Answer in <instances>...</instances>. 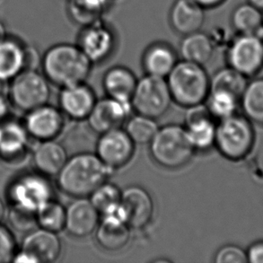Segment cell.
I'll list each match as a JSON object with an SVG mask.
<instances>
[{
  "mask_svg": "<svg viewBox=\"0 0 263 263\" xmlns=\"http://www.w3.org/2000/svg\"><path fill=\"white\" fill-rule=\"evenodd\" d=\"M9 87H10V83L8 80L0 79V96L8 97Z\"/></svg>",
  "mask_w": 263,
  "mask_h": 263,
  "instance_id": "obj_44",
  "label": "cell"
},
{
  "mask_svg": "<svg viewBox=\"0 0 263 263\" xmlns=\"http://www.w3.org/2000/svg\"><path fill=\"white\" fill-rule=\"evenodd\" d=\"M112 172L96 154H77L68 158L59 173L57 184L61 192L70 197L88 198Z\"/></svg>",
  "mask_w": 263,
  "mask_h": 263,
  "instance_id": "obj_1",
  "label": "cell"
},
{
  "mask_svg": "<svg viewBox=\"0 0 263 263\" xmlns=\"http://www.w3.org/2000/svg\"><path fill=\"white\" fill-rule=\"evenodd\" d=\"M173 102L184 108L206 102L210 92V78L202 65L178 61L166 78Z\"/></svg>",
  "mask_w": 263,
  "mask_h": 263,
  "instance_id": "obj_3",
  "label": "cell"
},
{
  "mask_svg": "<svg viewBox=\"0 0 263 263\" xmlns=\"http://www.w3.org/2000/svg\"><path fill=\"white\" fill-rule=\"evenodd\" d=\"M88 198L96 210L102 214L121 201V191L117 185L106 181L98 186Z\"/></svg>",
  "mask_w": 263,
  "mask_h": 263,
  "instance_id": "obj_34",
  "label": "cell"
},
{
  "mask_svg": "<svg viewBox=\"0 0 263 263\" xmlns=\"http://www.w3.org/2000/svg\"><path fill=\"white\" fill-rule=\"evenodd\" d=\"M24 126L32 139L40 142L53 140L64 128L65 115L61 109L44 104L27 112Z\"/></svg>",
  "mask_w": 263,
  "mask_h": 263,
  "instance_id": "obj_13",
  "label": "cell"
},
{
  "mask_svg": "<svg viewBox=\"0 0 263 263\" xmlns=\"http://www.w3.org/2000/svg\"><path fill=\"white\" fill-rule=\"evenodd\" d=\"M96 101V93L86 82L62 87L59 96L61 111L74 121L86 120Z\"/></svg>",
  "mask_w": 263,
  "mask_h": 263,
  "instance_id": "obj_16",
  "label": "cell"
},
{
  "mask_svg": "<svg viewBox=\"0 0 263 263\" xmlns=\"http://www.w3.org/2000/svg\"><path fill=\"white\" fill-rule=\"evenodd\" d=\"M22 250L31 254L37 263H51L61 257L62 242L58 233L34 228L23 239Z\"/></svg>",
  "mask_w": 263,
  "mask_h": 263,
  "instance_id": "obj_17",
  "label": "cell"
},
{
  "mask_svg": "<svg viewBox=\"0 0 263 263\" xmlns=\"http://www.w3.org/2000/svg\"><path fill=\"white\" fill-rule=\"evenodd\" d=\"M36 221L39 228L59 233L65 229L66 208L52 199L36 212Z\"/></svg>",
  "mask_w": 263,
  "mask_h": 263,
  "instance_id": "obj_31",
  "label": "cell"
},
{
  "mask_svg": "<svg viewBox=\"0 0 263 263\" xmlns=\"http://www.w3.org/2000/svg\"><path fill=\"white\" fill-rule=\"evenodd\" d=\"M158 128L155 119L137 114L129 117L125 123L124 129L135 144L146 145L151 142Z\"/></svg>",
  "mask_w": 263,
  "mask_h": 263,
  "instance_id": "obj_32",
  "label": "cell"
},
{
  "mask_svg": "<svg viewBox=\"0 0 263 263\" xmlns=\"http://www.w3.org/2000/svg\"><path fill=\"white\" fill-rule=\"evenodd\" d=\"M246 1L263 12V0H246Z\"/></svg>",
  "mask_w": 263,
  "mask_h": 263,
  "instance_id": "obj_45",
  "label": "cell"
},
{
  "mask_svg": "<svg viewBox=\"0 0 263 263\" xmlns=\"http://www.w3.org/2000/svg\"><path fill=\"white\" fill-rule=\"evenodd\" d=\"M7 35L8 34H7V27L3 22L0 20V41L5 39Z\"/></svg>",
  "mask_w": 263,
  "mask_h": 263,
  "instance_id": "obj_46",
  "label": "cell"
},
{
  "mask_svg": "<svg viewBox=\"0 0 263 263\" xmlns=\"http://www.w3.org/2000/svg\"><path fill=\"white\" fill-rule=\"evenodd\" d=\"M186 132L195 151H206L215 146L217 126L211 115L186 122Z\"/></svg>",
  "mask_w": 263,
  "mask_h": 263,
  "instance_id": "obj_28",
  "label": "cell"
},
{
  "mask_svg": "<svg viewBox=\"0 0 263 263\" xmlns=\"http://www.w3.org/2000/svg\"><path fill=\"white\" fill-rule=\"evenodd\" d=\"M138 79L132 70L124 66L109 68L103 78V86L107 96L120 101L130 102Z\"/></svg>",
  "mask_w": 263,
  "mask_h": 263,
  "instance_id": "obj_22",
  "label": "cell"
},
{
  "mask_svg": "<svg viewBox=\"0 0 263 263\" xmlns=\"http://www.w3.org/2000/svg\"><path fill=\"white\" fill-rule=\"evenodd\" d=\"M12 261L16 263H37L34 258L24 250H21L19 253H15Z\"/></svg>",
  "mask_w": 263,
  "mask_h": 263,
  "instance_id": "obj_42",
  "label": "cell"
},
{
  "mask_svg": "<svg viewBox=\"0 0 263 263\" xmlns=\"http://www.w3.org/2000/svg\"><path fill=\"white\" fill-rule=\"evenodd\" d=\"M42 68L50 83L62 88L86 82L92 63L77 43H60L46 50L42 59Z\"/></svg>",
  "mask_w": 263,
  "mask_h": 263,
  "instance_id": "obj_2",
  "label": "cell"
},
{
  "mask_svg": "<svg viewBox=\"0 0 263 263\" xmlns=\"http://www.w3.org/2000/svg\"><path fill=\"white\" fill-rule=\"evenodd\" d=\"M42 59L35 47L25 44V69L37 70L40 65L42 66Z\"/></svg>",
  "mask_w": 263,
  "mask_h": 263,
  "instance_id": "obj_39",
  "label": "cell"
},
{
  "mask_svg": "<svg viewBox=\"0 0 263 263\" xmlns=\"http://www.w3.org/2000/svg\"><path fill=\"white\" fill-rule=\"evenodd\" d=\"M177 62V51L171 44L162 41L151 43L143 52V69L147 75L166 79Z\"/></svg>",
  "mask_w": 263,
  "mask_h": 263,
  "instance_id": "obj_20",
  "label": "cell"
},
{
  "mask_svg": "<svg viewBox=\"0 0 263 263\" xmlns=\"http://www.w3.org/2000/svg\"><path fill=\"white\" fill-rule=\"evenodd\" d=\"M112 0H67V14L80 27L103 19Z\"/></svg>",
  "mask_w": 263,
  "mask_h": 263,
  "instance_id": "obj_26",
  "label": "cell"
},
{
  "mask_svg": "<svg viewBox=\"0 0 263 263\" xmlns=\"http://www.w3.org/2000/svg\"><path fill=\"white\" fill-rule=\"evenodd\" d=\"M117 43V33L103 18L82 26L77 39V45L92 65L108 61L116 50Z\"/></svg>",
  "mask_w": 263,
  "mask_h": 263,
  "instance_id": "obj_9",
  "label": "cell"
},
{
  "mask_svg": "<svg viewBox=\"0 0 263 263\" xmlns=\"http://www.w3.org/2000/svg\"><path fill=\"white\" fill-rule=\"evenodd\" d=\"M30 137L24 125L16 121L0 123V159L14 163L23 159L28 147Z\"/></svg>",
  "mask_w": 263,
  "mask_h": 263,
  "instance_id": "obj_19",
  "label": "cell"
},
{
  "mask_svg": "<svg viewBox=\"0 0 263 263\" xmlns=\"http://www.w3.org/2000/svg\"><path fill=\"white\" fill-rule=\"evenodd\" d=\"M130 229L127 223L101 218L95 231L96 242L104 251L119 252L128 246Z\"/></svg>",
  "mask_w": 263,
  "mask_h": 263,
  "instance_id": "obj_25",
  "label": "cell"
},
{
  "mask_svg": "<svg viewBox=\"0 0 263 263\" xmlns=\"http://www.w3.org/2000/svg\"><path fill=\"white\" fill-rule=\"evenodd\" d=\"M229 67L246 78L257 75L263 68V39L256 34H235L226 49Z\"/></svg>",
  "mask_w": 263,
  "mask_h": 263,
  "instance_id": "obj_10",
  "label": "cell"
},
{
  "mask_svg": "<svg viewBox=\"0 0 263 263\" xmlns=\"http://www.w3.org/2000/svg\"><path fill=\"white\" fill-rule=\"evenodd\" d=\"M215 50L209 32L201 30L182 36L179 45L181 60L202 66L210 62Z\"/></svg>",
  "mask_w": 263,
  "mask_h": 263,
  "instance_id": "obj_24",
  "label": "cell"
},
{
  "mask_svg": "<svg viewBox=\"0 0 263 263\" xmlns=\"http://www.w3.org/2000/svg\"><path fill=\"white\" fill-rule=\"evenodd\" d=\"M206 9L193 0H175L169 12V23L176 33L187 35L202 28Z\"/></svg>",
  "mask_w": 263,
  "mask_h": 263,
  "instance_id": "obj_18",
  "label": "cell"
},
{
  "mask_svg": "<svg viewBox=\"0 0 263 263\" xmlns=\"http://www.w3.org/2000/svg\"><path fill=\"white\" fill-rule=\"evenodd\" d=\"M262 27H263V12H262Z\"/></svg>",
  "mask_w": 263,
  "mask_h": 263,
  "instance_id": "obj_48",
  "label": "cell"
},
{
  "mask_svg": "<svg viewBox=\"0 0 263 263\" xmlns=\"http://www.w3.org/2000/svg\"><path fill=\"white\" fill-rule=\"evenodd\" d=\"M149 151L158 165L170 170L185 166L196 152L186 128L177 124L165 125L158 128L149 143Z\"/></svg>",
  "mask_w": 263,
  "mask_h": 263,
  "instance_id": "obj_4",
  "label": "cell"
},
{
  "mask_svg": "<svg viewBox=\"0 0 263 263\" xmlns=\"http://www.w3.org/2000/svg\"><path fill=\"white\" fill-rule=\"evenodd\" d=\"M209 34L213 43L215 49L217 48L227 49V47L229 45V43H231L232 40L235 37V32L233 30L229 31L228 28L223 26H216L209 32Z\"/></svg>",
  "mask_w": 263,
  "mask_h": 263,
  "instance_id": "obj_38",
  "label": "cell"
},
{
  "mask_svg": "<svg viewBox=\"0 0 263 263\" xmlns=\"http://www.w3.org/2000/svg\"><path fill=\"white\" fill-rule=\"evenodd\" d=\"M10 110V101L7 96H0V123L6 121Z\"/></svg>",
  "mask_w": 263,
  "mask_h": 263,
  "instance_id": "obj_41",
  "label": "cell"
},
{
  "mask_svg": "<svg viewBox=\"0 0 263 263\" xmlns=\"http://www.w3.org/2000/svg\"><path fill=\"white\" fill-rule=\"evenodd\" d=\"M240 102L245 115L250 121L263 123V79L248 83Z\"/></svg>",
  "mask_w": 263,
  "mask_h": 263,
  "instance_id": "obj_30",
  "label": "cell"
},
{
  "mask_svg": "<svg viewBox=\"0 0 263 263\" xmlns=\"http://www.w3.org/2000/svg\"><path fill=\"white\" fill-rule=\"evenodd\" d=\"M255 134L246 115L235 114L219 121L216 130L215 146L228 160H242L253 149Z\"/></svg>",
  "mask_w": 263,
  "mask_h": 263,
  "instance_id": "obj_5",
  "label": "cell"
},
{
  "mask_svg": "<svg viewBox=\"0 0 263 263\" xmlns=\"http://www.w3.org/2000/svg\"><path fill=\"white\" fill-rule=\"evenodd\" d=\"M6 213V209H5V205H4L3 200L0 199V222L3 219L4 216Z\"/></svg>",
  "mask_w": 263,
  "mask_h": 263,
  "instance_id": "obj_47",
  "label": "cell"
},
{
  "mask_svg": "<svg viewBox=\"0 0 263 263\" xmlns=\"http://www.w3.org/2000/svg\"><path fill=\"white\" fill-rule=\"evenodd\" d=\"M101 221V214L89 198H75L66 208L65 229L77 238L95 233Z\"/></svg>",
  "mask_w": 263,
  "mask_h": 263,
  "instance_id": "obj_15",
  "label": "cell"
},
{
  "mask_svg": "<svg viewBox=\"0 0 263 263\" xmlns=\"http://www.w3.org/2000/svg\"><path fill=\"white\" fill-rule=\"evenodd\" d=\"M121 202L129 228L139 230L149 224L154 217L155 203L146 190L138 185L128 186L121 191Z\"/></svg>",
  "mask_w": 263,
  "mask_h": 263,
  "instance_id": "obj_14",
  "label": "cell"
},
{
  "mask_svg": "<svg viewBox=\"0 0 263 263\" xmlns=\"http://www.w3.org/2000/svg\"><path fill=\"white\" fill-rule=\"evenodd\" d=\"M15 250V239L13 233L0 222V263L12 261Z\"/></svg>",
  "mask_w": 263,
  "mask_h": 263,
  "instance_id": "obj_36",
  "label": "cell"
},
{
  "mask_svg": "<svg viewBox=\"0 0 263 263\" xmlns=\"http://www.w3.org/2000/svg\"><path fill=\"white\" fill-rule=\"evenodd\" d=\"M230 25L235 34H256L263 39L262 11L247 1L232 11Z\"/></svg>",
  "mask_w": 263,
  "mask_h": 263,
  "instance_id": "obj_27",
  "label": "cell"
},
{
  "mask_svg": "<svg viewBox=\"0 0 263 263\" xmlns=\"http://www.w3.org/2000/svg\"><path fill=\"white\" fill-rule=\"evenodd\" d=\"M8 219L11 226L15 230L23 233H28L29 231L34 229V227L37 226L35 213L15 206H10Z\"/></svg>",
  "mask_w": 263,
  "mask_h": 263,
  "instance_id": "obj_35",
  "label": "cell"
},
{
  "mask_svg": "<svg viewBox=\"0 0 263 263\" xmlns=\"http://www.w3.org/2000/svg\"><path fill=\"white\" fill-rule=\"evenodd\" d=\"M130 102L138 114L155 120L163 117L173 102L166 79L146 74L138 79Z\"/></svg>",
  "mask_w": 263,
  "mask_h": 263,
  "instance_id": "obj_6",
  "label": "cell"
},
{
  "mask_svg": "<svg viewBox=\"0 0 263 263\" xmlns=\"http://www.w3.org/2000/svg\"><path fill=\"white\" fill-rule=\"evenodd\" d=\"M25 44L13 36L0 41V79L10 81L25 70Z\"/></svg>",
  "mask_w": 263,
  "mask_h": 263,
  "instance_id": "obj_23",
  "label": "cell"
},
{
  "mask_svg": "<svg viewBox=\"0 0 263 263\" xmlns=\"http://www.w3.org/2000/svg\"><path fill=\"white\" fill-rule=\"evenodd\" d=\"M132 102L120 101L107 96L97 100L87 117L90 128L97 134H103L125 125L132 114Z\"/></svg>",
  "mask_w": 263,
  "mask_h": 263,
  "instance_id": "obj_12",
  "label": "cell"
},
{
  "mask_svg": "<svg viewBox=\"0 0 263 263\" xmlns=\"http://www.w3.org/2000/svg\"><path fill=\"white\" fill-rule=\"evenodd\" d=\"M193 1L208 10V9H213V8L220 7L221 5H223L227 0H193Z\"/></svg>",
  "mask_w": 263,
  "mask_h": 263,
  "instance_id": "obj_43",
  "label": "cell"
},
{
  "mask_svg": "<svg viewBox=\"0 0 263 263\" xmlns=\"http://www.w3.org/2000/svg\"><path fill=\"white\" fill-rule=\"evenodd\" d=\"M135 145L125 129L115 128L100 135L96 154L103 164L114 171L132 161L135 154Z\"/></svg>",
  "mask_w": 263,
  "mask_h": 263,
  "instance_id": "obj_11",
  "label": "cell"
},
{
  "mask_svg": "<svg viewBox=\"0 0 263 263\" xmlns=\"http://www.w3.org/2000/svg\"><path fill=\"white\" fill-rule=\"evenodd\" d=\"M247 84L246 76L228 66L218 69L210 78V91H224L240 100Z\"/></svg>",
  "mask_w": 263,
  "mask_h": 263,
  "instance_id": "obj_29",
  "label": "cell"
},
{
  "mask_svg": "<svg viewBox=\"0 0 263 263\" xmlns=\"http://www.w3.org/2000/svg\"><path fill=\"white\" fill-rule=\"evenodd\" d=\"M206 101L211 116L219 121L234 115L240 102L235 96L224 91H210Z\"/></svg>",
  "mask_w": 263,
  "mask_h": 263,
  "instance_id": "obj_33",
  "label": "cell"
},
{
  "mask_svg": "<svg viewBox=\"0 0 263 263\" xmlns=\"http://www.w3.org/2000/svg\"><path fill=\"white\" fill-rule=\"evenodd\" d=\"M68 159L66 147L55 139L40 142L32 154L36 170L47 177L57 176Z\"/></svg>",
  "mask_w": 263,
  "mask_h": 263,
  "instance_id": "obj_21",
  "label": "cell"
},
{
  "mask_svg": "<svg viewBox=\"0 0 263 263\" xmlns=\"http://www.w3.org/2000/svg\"><path fill=\"white\" fill-rule=\"evenodd\" d=\"M50 84L44 74L37 70H23L10 82L11 104L24 112L47 104L50 97Z\"/></svg>",
  "mask_w": 263,
  "mask_h": 263,
  "instance_id": "obj_7",
  "label": "cell"
},
{
  "mask_svg": "<svg viewBox=\"0 0 263 263\" xmlns=\"http://www.w3.org/2000/svg\"><path fill=\"white\" fill-rule=\"evenodd\" d=\"M250 263H263V242H254L246 252Z\"/></svg>",
  "mask_w": 263,
  "mask_h": 263,
  "instance_id": "obj_40",
  "label": "cell"
},
{
  "mask_svg": "<svg viewBox=\"0 0 263 263\" xmlns=\"http://www.w3.org/2000/svg\"><path fill=\"white\" fill-rule=\"evenodd\" d=\"M11 206L35 213L53 199V189L45 175L26 174L14 179L7 191Z\"/></svg>",
  "mask_w": 263,
  "mask_h": 263,
  "instance_id": "obj_8",
  "label": "cell"
},
{
  "mask_svg": "<svg viewBox=\"0 0 263 263\" xmlns=\"http://www.w3.org/2000/svg\"><path fill=\"white\" fill-rule=\"evenodd\" d=\"M214 261L216 263H246L247 255L246 252L234 245L223 246L217 251Z\"/></svg>",
  "mask_w": 263,
  "mask_h": 263,
  "instance_id": "obj_37",
  "label": "cell"
}]
</instances>
